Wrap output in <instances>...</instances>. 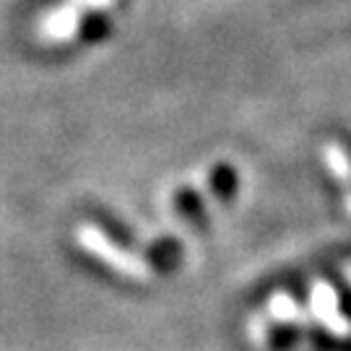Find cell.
I'll return each mask as SVG.
<instances>
[{
	"mask_svg": "<svg viewBox=\"0 0 351 351\" xmlns=\"http://www.w3.org/2000/svg\"><path fill=\"white\" fill-rule=\"evenodd\" d=\"M78 239H81V245L86 247L91 255H97L99 261H104L107 265H112L114 271H120L123 276H130V278H146L149 274V268L136 261V258H130L128 252L117 250L110 239L101 234L99 229H91V226H84L81 232H78Z\"/></svg>",
	"mask_w": 351,
	"mask_h": 351,
	"instance_id": "obj_1",
	"label": "cell"
},
{
	"mask_svg": "<svg viewBox=\"0 0 351 351\" xmlns=\"http://www.w3.org/2000/svg\"><path fill=\"white\" fill-rule=\"evenodd\" d=\"M175 208L177 213L188 221V224L198 226V229H206L208 226V213H206V206H203L201 195L193 188H180L175 193Z\"/></svg>",
	"mask_w": 351,
	"mask_h": 351,
	"instance_id": "obj_2",
	"label": "cell"
},
{
	"mask_svg": "<svg viewBox=\"0 0 351 351\" xmlns=\"http://www.w3.org/2000/svg\"><path fill=\"white\" fill-rule=\"evenodd\" d=\"M208 185H211V193L219 198V201L229 203L239 190V175L232 164H216L208 175Z\"/></svg>",
	"mask_w": 351,
	"mask_h": 351,
	"instance_id": "obj_3",
	"label": "cell"
},
{
	"mask_svg": "<svg viewBox=\"0 0 351 351\" xmlns=\"http://www.w3.org/2000/svg\"><path fill=\"white\" fill-rule=\"evenodd\" d=\"M151 263L156 271H172L180 261V242L177 239H162L151 247Z\"/></svg>",
	"mask_w": 351,
	"mask_h": 351,
	"instance_id": "obj_4",
	"label": "cell"
},
{
	"mask_svg": "<svg viewBox=\"0 0 351 351\" xmlns=\"http://www.w3.org/2000/svg\"><path fill=\"white\" fill-rule=\"evenodd\" d=\"M297 339H300V330H297V328H291V326H287V328H278V330H274L271 343H274V349H276V351H284V349H289V346H291Z\"/></svg>",
	"mask_w": 351,
	"mask_h": 351,
	"instance_id": "obj_5",
	"label": "cell"
},
{
	"mask_svg": "<svg viewBox=\"0 0 351 351\" xmlns=\"http://www.w3.org/2000/svg\"><path fill=\"white\" fill-rule=\"evenodd\" d=\"M313 343L320 346L323 351H351V341L330 339L328 333H313Z\"/></svg>",
	"mask_w": 351,
	"mask_h": 351,
	"instance_id": "obj_6",
	"label": "cell"
},
{
	"mask_svg": "<svg viewBox=\"0 0 351 351\" xmlns=\"http://www.w3.org/2000/svg\"><path fill=\"white\" fill-rule=\"evenodd\" d=\"M107 21L104 19H99V16H94L91 21H86L84 24V39H88V42H99V39H104V34H107Z\"/></svg>",
	"mask_w": 351,
	"mask_h": 351,
	"instance_id": "obj_7",
	"label": "cell"
},
{
	"mask_svg": "<svg viewBox=\"0 0 351 351\" xmlns=\"http://www.w3.org/2000/svg\"><path fill=\"white\" fill-rule=\"evenodd\" d=\"M60 16H63V19H58V21H52L50 24V32H55V34L63 37V34H68V32L73 29V13H71V16H68V13H60Z\"/></svg>",
	"mask_w": 351,
	"mask_h": 351,
	"instance_id": "obj_8",
	"label": "cell"
}]
</instances>
